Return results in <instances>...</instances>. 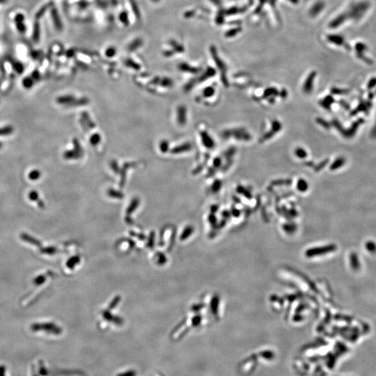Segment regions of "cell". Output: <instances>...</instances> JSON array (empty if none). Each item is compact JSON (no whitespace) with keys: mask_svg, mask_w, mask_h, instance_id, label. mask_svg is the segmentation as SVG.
Segmentation results:
<instances>
[{"mask_svg":"<svg viewBox=\"0 0 376 376\" xmlns=\"http://www.w3.org/2000/svg\"><path fill=\"white\" fill-rule=\"evenodd\" d=\"M223 137L228 138L234 137L238 140L249 141L251 139V136L244 129H234L226 130L223 133Z\"/></svg>","mask_w":376,"mask_h":376,"instance_id":"obj_1","label":"cell"},{"mask_svg":"<svg viewBox=\"0 0 376 376\" xmlns=\"http://www.w3.org/2000/svg\"><path fill=\"white\" fill-rule=\"evenodd\" d=\"M314 77H315V73H311V74L309 75V77H307V79L306 80V82H305L304 84V91L306 93H310L312 91V88H313V80H314Z\"/></svg>","mask_w":376,"mask_h":376,"instance_id":"obj_2","label":"cell"},{"mask_svg":"<svg viewBox=\"0 0 376 376\" xmlns=\"http://www.w3.org/2000/svg\"><path fill=\"white\" fill-rule=\"evenodd\" d=\"M201 135H202V142L206 148H213L214 146H215V142H214V141L213 140L212 138H211L210 136L208 135L207 132H202Z\"/></svg>","mask_w":376,"mask_h":376,"instance_id":"obj_3","label":"cell"},{"mask_svg":"<svg viewBox=\"0 0 376 376\" xmlns=\"http://www.w3.org/2000/svg\"><path fill=\"white\" fill-rule=\"evenodd\" d=\"M186 109L183 106H181L178 108V121L181 125H185L186 123Z\"/></svg>","mask_w":376,"mask_h":376,"instance_id":"obj_4","label":"cell"},{"mask_svg":"<svg viewBox=\"0 0 376 376\" xmlns=\"http://www.w3.org/2000/svg\"><path fill=\"white\" fill-rule=\"evenodd\" d=\"M52 20H53V22L54 23V25H55L56 27L59 30L61 29L62 25H61V20H60V18H59L58 13H57V10L55 9H53L52 10Z\"/></svg>","mask_w":376,"mask_h":376,"instance_id":"obj_5","label":"cell"},{"mask_svg":"<svg viewBox=\"0 0 376 376\" xmlns=\"http://www.w3.org/2000/svg\"><path fill=\"white\" fill-rule=\"evenodd\" d=\"M33 40L35 43H38L40 40V24L38 21L35 22L34 27H33Z\"/></svg>","mask_w":376,"mask_h":376,"instance_id":"obj_6","label":"cell"},{"mask_svg":"<svg viewBox=\"0 0 376 376\" xmlns=\"http://www.w3.org/2000/svg\"><path fill=\"white\" fill-rule=\"evenodd\" d=\"M190 148H191V145H190V143H185V144H182L175 148L172 152L174 153H180L189 151L190 150Z\"/></svg>","mask_w":376,"mask_h":376,"instance_id":"obj_7","label":"cell"},{"mask_svg":"<svg viewBox=\"0 0 376 376\" xmlns=\"http://www.w3.org/2000/svg\"><path fill=\"white\" fill-rule=\"evenodd\" d=\"M51 6V4H48L46 5H44L43 7H41V9L38 10V11L36 13V19L39 20L41 18L43 17V15L45 14V13L46 12V10L49 9V7Z\"/></svg>","mask_w":376,"mask_h":376,"instance_id":"obj_8","label":"cell"},{"mask_svg":"<svg viewBox=\"0 0 376 376\" xmlns=\"http://www.w3.org/2000/svg\"><path fill=\"white\" fill-rule=\"evenodd\" d=\"M278 95H279V92H278V91L276 89V88H270L265 91L264 96H263V97L267 98V97H270V96H276Z\"/></svg>","mask_w":376,"mask_h":376,"instance_id":"obj_9","label":"cell"},{"mask_svg":"<svg viewBox=\"0 0 376 376\" xmlns=\"http://www.w3.org/2000/svg\"><path fill=\"white\" fill-rule=\"evenodd\" d=\"M297 187L299 191L304 192V191H306V190H307L308 184H307V182L304 181V180L300 179L299 180L298 182H297Z\"/></svg>","mask_w":376,"mask_h":376,"instance_id":"obj_10","label":"cell"},{"mask_svg":"<svg viewBox=\"0 0 376 376\" xmlns=\"http://www.w3.org/2000/svg\"><path fill=\"white\" fill-rule=\"evenodd\" d=\"M295 153H296V155H297V158H301V159H304L305 158H307V153L305 151L304 149H303V148H296V151H295Z\"/></svg>","mask_w":376,"mask_h":376,"instance_id":"obj_11","label":"cell"},{"mask_svg":"<svg viewBox=\"0 0 376 376\" xmlns=\"http://www.w3.org/2000/svg\"><path fill=\"white\" fill-rule=\"evenodd\" d=\"M214 93H215V89H214V88L213 87H207L205 88L203 93V96L206 98L210 97V96H213Z\"/></svg>","mask_w":376,"mask_h":376,"instance_id":"obj_12","label":"cell"},{"mask_svg":"<svg viewBox=\"0 0 376 376\" xmlns=\"http://www.w3.org/2000/svg\"><path fill=\"white\" fill-rule=\"evenodd\" d=\"M281 129V125L280 123V122L278 121H274L272 122V130L275 133H276L277 132L280 131Z\"/></svg>","mask_w":376,"mask_h":376,"instance_id":"obj_13","label":"cell"},{"mask_svg":"<svg viewBox=\"0 0 376 376\" xmlns=\"http://www.w3.org/2000/svg\"><path fill=\"white\" fill-rule=\"evenodd\" d=\"M117 376H137V372L134 370H129L123 373H120Z\"/></svg>","mask_w":376,"mask_h":376,"instance_id":"obj_14","label":"cell"},{"mask_svg":"<svg viewBox=\"0 0 376 376\" xmlns=\"http://www.w3.org/2000/svg\"><path fill=\"white\" fill-rule=\"evenodd\" d=\"M235 153H236V148H231L225 153V154H224V156H225V158L227 159V160H230L231 157L233 156Z\"/></svg>","mask_w":376,"mask_h":376,"instance_id":"obj_15","label":"cell"},{"mask_svg":"<svg viewBox=\"0 0 376 376\" xmlns=\"http://www.w3.org/2000/svg\"><path fill=\"white\" fill-rule=\"evenodd\" d=\"M15 23H16L17 29H18V31H19L21 33H24L26 31V27L24 23H23V22H15Z\"/></svg>","mask_w":376,"mask_h":376,"instance_id":"obj_16","label":"cell"},{"mask_svg":"<svg viewBox=\"0 0 376 376\" xmlns=\"http://www.w3.org/2000/svg\"><path fill=\"white\" fill-rule=\"evenodd\" d=\"M100 136H99L98 135H94L91 138V142L92 144L95 146L98 143H99V142H100Z\"/></svg>","mask_w":376,"mask_h":376,"instance_id":"obj_17","label":"cell"},{"mask_svg":"<svg viewBox=\"0 0 376 376\" xmlns=\"http://www.w3.org/2000/svg\"><path fill=\"white\" fill-rule=\"evenodd\" d=\"M221 186V182L219 181H216L215 182H214L212 187V189L214 192H217L220 189V187Z\"/></svg>","mask_w":376,"mask_h":376,"instance_id":"obj_18","label":"cell"},{"mask_svg":"<svg viewBox=\"0 0 376 376\" xmlns=\"http://www.w3.org/2000/svg\"><path fill=\"white\" fill-rule=\"evenodd\" d=\"M291 181H290V180H286V181H284V180H279V181H274L272 183H274V185H285V183H288L289 185V183H291Z\"/></svg>","mask_w":376,"mask_h":376,"instance_id":"obj_19","label":"cell"},{"mask_svg":"<svg viewBox=\"0 0 376 376\" xmlns=\"http://www.w3.org/2000/svg\"><path fill=\"white\" fill-rule=\"evenodd\" d=\"M24 19H25L24 15H23L22 14H18L16 15V16H15V22H23V21H24Z\"/></svg>","mask_w":376,"mask_h":376,"instance_id":"obj_20","label":"cell"},{"mask_svg":"<svg viewBox=\"0 0 376 376\" xmlns=\"http://www.w3.org/2000/svg\"><path fill=\"white\" fill-rule=\"evenodd\" d=\"M160 149L163 152H165L168 149V143L166 142H163L160 144Z\"/></svg>","mask_w":376,"mask_h":376,"instance_id":"obj_21","label":"cell"},{"mask_svg":"<svg viewBox=\"0 0 376 376\" xmlns=\"http://www.w3.org/2000/svg\"><path fill=\"white\" fill-rule=\"evenodd\" d=\"M221 160L220 158H215V160H214V163H213L214 167H215V168H219V167L221 165Z\"/></svg>","mask_w":376,"mask_h":376,"instance_id":"obj_22","label":"cell"},{"mask_svg":"<svg viewBox=\"0 0 376 376\" xmlns=\"http://www.w3.org/2000/svg\"><path fill=\"white\" fill-rule=\"evenodd\" d=\"M286 95H287V93H286V91H285V90H283V91H282V94H281V96H282V97H283V98H285L286 96Z\"/></svg>","mask_w":376,"mask_h":376,"instance_id":"obj_23","label":"cell"},{"mask_svg":"<svg viewBox=\"0 0 376 376\" xmlns=\"http://www.w3.org/2000/svg\"><path fill=\"white\" fill-rule=\"evenodd\" d=\"M7 0H0V3H4V2H6Z\"/></svg>","mask_w":376,"mask_h":376,"instance_id":"obj_24","label":"cell"}]
</instances>
